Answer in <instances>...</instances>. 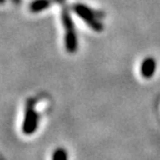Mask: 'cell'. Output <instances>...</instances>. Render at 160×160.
Instances as JSON below:
<instances>
[{
  "mask_svg": "<svg viewBox=\"0 0 160 160\" xmlns=\"http://www.w3.org/2000/svg\"><path fill=\"white\" fill-rule=\"evenodd\" d=\"M51 3L52 0H32L29 5V9L32 13H39L48 9Z\"/></svg>",
  "mask_w": 160,
  "mask_h": 160,
  "instance_id": "obj_5",
  "label": "cell"
},
{
  "mask_svg": "<svg viewBox=\"0 0 160 160\" xmlns=\"http://www.w3.org/2000/svg\"><path fill=\"white\" fill-rule=\"evenodd\" d=\"M51 160H69L67 150L62 147L56 148L51 155Z\"/></svg>",
  "mask_w": 160,
  "mask_h": 160,
  "instance_id": "obj_6",
  "label": "cell"
},
{
  "mask_svg": "<svg viewBox=\"0 0 160 160\" xmlns=\"http://www.w3.org/2000/svg\"><path fill=\"white\" fill-rule=\"evenodd\" d=\"M11 1H12L15 5H20V3H21V0H11Z\"/></svg>",
  "mask_w": 160,
  "mask_h": 160,
  "instance_id": "obj_8",
  "label": "cell"
},
{
  "mask_svg": "<svg viewBox=\"0 0 160 160\" xmlns=\"http://www.w3.org/2000/svg\"><path fill=\"white\" fill-rule=\"evenodd\" d=\"M72 10H73V12H75L80 19H82L93 31L100 32V31L103 30L102 22L99 20V18H97V13H96L91 8L83 5V3H76V5H73Z\"/></svg>",
  "mask_w": 160,
  "mask_h": 160,
  "instance_id": "obj_2",
  "label": "cell"
},
{
  "mask_svg": "<svg viewBox=\"0 0 160 160\" xmlns=\"http://www.w3.org/2000/svg\"><path fill=\"white\" fill-rule=\"evenodd\" d=\"M6 2V0H0V5H3Z\"/></svg>",
  "mask_w": 160,
  "mask_h": 160,
  "instance_id": "obj_9",
  "label": "cell"
},
{
  "mask_svg": "<svg viewBox=\"0 0 160 160\" xmlns=\"http://www.w3.org/2000/svg\"><path fill=\"white\" fill-rule=\"evenodd\" d=\"M39 125V115L35 109V102L32 99H29L26 102L25 115H23L21 130L26 136H30L38 129Z\"/></svg>",
  "mask_w": 160,
  "mask_h": 160,
  "instance_id": "obj_3",
  "label": "cell"
},
{
  "mask_svg": "<svg viewBox=\"0 0 160 160\" xmlns=\"http://www.w3.org/2000/svg\"><path fill=\"white\" fill-rule=\"evenodd\" d=\"M53 1L57 2V3H59V5H62V3H65L66 0H53Z\"/></svg>",
  "mask_w": 160,
  "mask_h": 160,
  "instance_id": "obj_7",
  "label": "cell"
},
{
  "mask_svg": "<svg viewBox=\"0 0 160 160\" xmlns=\"http://www.w3.org/2000/svg\"><path fill=\"white\" fill-rule=\"evenodd\" d=\"M61 22L65 28V48L69 53H75L78 49V38L75 30V22H73L71 15L67 9L61 11Z\"/></svg>",
  "mask_w": 160,
  "mask_h": 160,
  "instance_id": "obj_1",
  "label": "cell"
},
{
  "mask_svg": "<svg viewBox=\"0 0 160 160\" xmlns=\"http://www.w3.org/2000/svg\"><path fill=\"white\" fill-rule=\"evenodd\" d=\"M156 68H157V63H156L155 58L148 57L143 60L140 66V73L143 78L149 79V78L153 77L156 72Z\"/></svg>",
  "mask_w": 160,
  "mask_h": 160,
  "instance_id": "obj_4",
  "label": "cell"
}]
</instances>
